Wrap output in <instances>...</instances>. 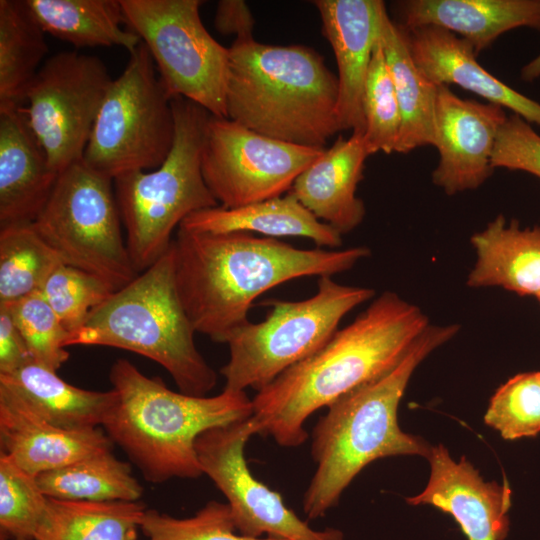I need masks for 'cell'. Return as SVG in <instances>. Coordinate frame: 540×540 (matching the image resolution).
<instances>
[{
	"label": "cell",
	"instance_id": "cell-17",
	"mask_svg": "<svg viewBox=\"0 0 540 540\" xmlns=\"http://www.w3.org/2000/svg\"><path fill=\"white\" fill-rule=\"evenodd\" d=\"M313 3L337 62L340 131L351 129L352 133L364 134L363 91L385 3L380 0H317Z\"/></svg>",
	"mask_w": 540,
	"mask_h": 540
},
{
	"label": "cell",
	"instance_id": "cell-24",
	"mask_svg": "<svg viewBox=\"0 0 540 540\" xmlns=\"http://www.w3.org/2000/svg\"><path fill=\"white\" fill-rule=\"evenodd\" d=\"M178 229L200 234L257 232L267 237H304L318 246L342 245V235L320 221L292 194L247 205L216 206L187 216Z\"/></svg>",
	"mask_w": 540,
	"mask_h": 540
},
{
	"label": "cell",
	"instance_id": "cell-1",
	"mask_svg": "<svg viewBox=\"0 0 540 540\" xmlns=\"http://www.w3.org/2000/svg\"><path fill=\"white\" fill-rule=\"evenodd\" d=\"M414 304L386 291L315 354L279 375L252 399L259 435L282 447L302 445L306 420L393 369L429 325Z\"/></svg>",
	"mask_w": 540,
	"mask_h": 540
},
{
	"label": "cell",
	"instance_id": "cell-4",
	"mask_svg": "<svg viewBox=\"0 0 540 540\" xmlns=\"http://www.w3.org/2000/svg\"><path fill=\"white\" fill-rule=\"evenodd\" d=\"M109 379L117 398L101 427L151 483L200 477L197 438L253 414L245 391L224 389L210 397L175 392L126 359L112 365Z\"/></svg>",
	"mask_w": 540,
	"mask_h": 540
},
{
	"label": "cell",
	"instance_id": "cell-27",
	"mask_svg": "<svg viewBox=\"0 0 540 540\" xmlns=\"http://www.w3.org/2000/svg\"><path fill=\"white\" fill-rule=\"evenodd\" d=\"M45 33L75 47L125 48L129 53L141 43L140 37L123 29L120 0H23Z\"/></svg>",
	"mask_w": 540,
	"mask_h": 540
},
{
	"label": "cell",
	"instance_id": "cell-39",
	"mask_svg": "<svg viewBox=\"0 0 540 540\" xmlns=\"http://www.w3.org/2000/svg\"><path fill=\"white\" fill-rule=\"evenodd\" d=\"M32 360L8 306L0 304V374L13 372Z\"/></svg>",
	"mask_w": 540,
	"mask_h": 540
},
{
	"label": "cell",
	"instance_id": "cell-26",
	"mask_svg": "<svg viewBox=\"0 0 540 540\" xmlns=\"http://www.w3.org/2000/svg\"><path fill=\"white\" fill-rule=\"evenodd\" d=\"M379 40L401 113L395 152L409 153L422 146H434L438 86L416 65L405 29L390 19L386 8L381 16Z\"/></svg>",
	"mask_w": 540,
	"mask_h": 540
},
{
	"label": "cell",
	"instance_id": "cell-11",
	"mask_svg": "<svg viewBox=\"0 0 540 540\" xmlns=\"http://www.w3.org/2000/svg\"><path fill=\"white\" fill-rule=\"evenodd\" d=\"M124 23L146 45L159 78L174 97L227 118L229 49L200 18V0H120Z\"/></svg>",
	"mask_w": 540,
	"mask_h": 540
},
{
	"label": "cell",
	"instance_id": "cell-2",
	"mask_svg": "<svg viewBox=\"0 0 540 540\" xmlns=\"http://www.w3.org/2000/svg\"><path fill=\"white\" fill-rule=\"evenodd\" d=\"M175 280L196 332L218 343L249 321L254 300L267 290L306 276L350 270L370 250L299 249L276 238L246 232L200 234L178 229Z\"/></svg>",
	"mask_w": 540,
	"mask_h": 540
},
{
	"label": "cell",
	"instance_id": "cell-36",
	"mask_svg": "<svg viewBox=\"0 0 540 540\" xmlns=\"http://www.w3.org/2000/svg\"><path fill=\"white\" fill-rule=\"evenodd\" d=\"M28 347L32 359L57 371L69 359L70 335L40 291L5 304Z\"/></svg>",
	"mask_w": 540,
	"mask_h": 540
},
{
	"label": "cell",
	"instance_id": "cell-16",
	"mask_svg": "<svg viewBox=\"0 0 540 540\" xmlns=\"http://www.w3.org/2000/svg\"><path fill=\"white\" fill-rule=\"evenodd\" d=\"M425 489L406 498L410 505H431L450 514L468 540H504L512 491L505 481H485L465 457L454 461L442 444L431 446Z\"/></svg>",
	"mask_w": 540,
	"mask_h": 540
},
{
	"label": "cell",
	"instance_id": "cell-41",
	"mask_svg": "<svg viewBox=\"0 0 540 540\" xmlns=\"http://www.w3.org/2000/svg\"><path fill=\"white\" fill-rule=\"evenodd\" d=\"M520 77L527 82H532L540 78V54L523 66L520 71Z\"/></svg>",
	"mask_w": 540,
	"mask_h": 540
},
{
	"label": "cell",
	"instance_id": "cell-31",
	"mask_svg": "<svg viewBox=\"0 0 540 540\" xmlns=\"http://www.w3.org/2000/svg\"><path fill=\"white\" fill-rule=\"evenodd\" d=\"M61 264L60 256L32 224L0 228V304L40 291Z\"/></svg>",
	"mask_w": 540,
	"mask_h": 540
},
{
	"label": "cell",
	"instance_id": "cell-19",
	"mask_svg": "<svg viewBox=\"0 0 540 540\" xmlns=\"http://www.w3.org/2000/svg\"><path fill=\"white\" fill-rule=\"evenodd\" d=\"M1 453L33 476L91 455L111 451L103 428L67 430L33 413L16 396L0 388Z\"/></svg>",
	"mask_w": 540,
	"mask_h": 540
},
{
	"label": "cell",
	"instance_id": "cell-28",
	"mask_svg": "<svg viewBox=\"0 0 540 540\" xmlns=\"http://www.w3.org/2000/svg\"><path fill=\"white\" fill-rule=\"evenodd\" d=\"M139 501H73L48 497L34 540H136L146 511Z\"/></svg>",
	"mask_w": 540,
	"mask_h": 540
},
{
	"label": "cell",
	"instance_id": "cell-38",
	"mask_svg": "<svg viewBox=\"0 0 540 540\" xmlns=\"http://www.w3.org/2000/svg\"><path fill=\"white\" fill-rule=\"evenodd\" d=\"M492 166L540 178V135L529 122L514 113L507 116L496 137Z\"/></svg>",
	"mask_w": 540,
	"mask_h": 540
},
{
	"label": "cell",
	"instance_id": "cell-14",
	"mask_svg": "<svg viewBox=\"0 0 540 540\" xmlns=\"http://www.w3.org/2000/svg\"><path fill=\"white\" fill-rule=\"evenodd\" d=\"M260 433L253 416L203 432L195 448L202 473L227 499L239 534L281 540H342L337 529L315 530L284 503L281 495L255 478L245 459L249 439Z\"/></svg>",
	"mask_w": 540,
	"mask_h": 540
},
{
	"label": "cell",
	"instance_id": "cell-37",
	"mask_svg": "<svg viewBox=\"0 0 540 540\" xmlns=\"http://www.w3.org/2000/svg\"><path fill=\"white\" fill-rule=\"evenodd\" d=\"M140 529L148 540H281L235 534L236 527L228 504L215 500L186 518L147 509Z\"/></svg>",
	"mask_w": 540,
	"mask_h": 540
},
{
	"label": "cell",
	"instance_id": "cell-40",
	"mask_svg": "<svg viewBox=\"0 0 540 540\" xmlns=\"http://www.w3.org/2000/svg\"><path fill=\"white\" fill-rule=\"evenodd\" d=\"M214 24L219 33L235 35L236 40L253 38L254 18L242 0H221L217 4Z\"/></svg>",
	"mask_w": 540,
	"mask_h": 540
},
{
	"label": "cell",
	"instance_id": "cell-29",
	"mask_svg": "<svg viewBox=\"0 0 540 540\" xmlns=\"http://www.w3.org/2000/svg\"><path fill=\"white\" fill-rule=\"evenodd\" d=\"M50 498L73 501H138L142 487L131 466L111 451L100 452L36 476Z\"/></svg>",
	"mask_w": 540,
	"mask_h": 540
},
{
	"label": "cell",
	"instance_id": "cell-9",
	"mask_svg": "<svg viewBox=\"0 0 540 540\" xmlns=\"http://www.w3.org/2000/svg\"><path fill=\"white\" fill-rule=\"evenodd\" d=\"M129 54L124 71L108 87L82 158L113 180L158 168L175 135L172 97L156 76L150 52L141 41Z\"/></svg>",
	"mask_w": 540,
	"mask_h": 540
},
{
	"label": "cell",
	"instance_id": "cell-20",
	"mask_svg": "<svg viewBox=\"0 0 540 540\" xmlns=\"http://www.w3.org/2000/svg\"><path fill=\"white\" fill-rule=\"evenodd\" d=\"M414 62L436 86H460L488 103L513 111L540 126V103L498 80L476 60L473 46L437 26L405 29Z\"/></svg>",
	"mask_w": 540,
	"mask_h": 540
},
{
	"label": "cell",
	"instance_id": "cell-6",
	"mask_svg": "<svg viewBox=\"0 0 540 540\" xmlns=\"http://www.w3.org/2000/svg\"><path fill=\"white\" fill-rule=\"evenodd\" d=\"M195 332L178 295L172 242L155 263L93 309L83 326L70 333L66 347L137 353L166 369L180 392L206 396L217 375L198 351Z\"/></svg>",
	"mask_w": 540,
	"mask_h": 540
},
{
	"label": "cell",
	"instance_id": "cell-43",
	"mask_svg": "<svg viewBox=\"0 0 540 540\" xmlns=\"http://www.w3.org/2000/svg\"><path fill=\"white\" fill-rule=\"evenodd\" d=\"M10 540H24V539H10Z\"/></svg>",
	"mask_w": 540,
	"mask_h": 540
},
{
	"label": "cell",
	"instance_id": "cell-33",
	"mask_svg": "<svg viewBox=\"0 0 540 540\" xmlns=\"http://www.w3.org/2000/svg\"><path fill=\"white\" fill-rule=\"evenodd\" d=\"M362 107L364 139L370 154L395 152L401 129V113L379 37L365 80Z\"/></svg>",
	"mask_w": 540,
	"mask_h": 540
},
{
	"label": "cell",
	"instance_id": "cell-10",
	"mask_svg": "<svg viewBox=\"0 0 540 540\" xmlns=\"http://www.w3.org/2000/svg\"><path fill=\"white\" fill-rule=\"evenodd\" d=\"M112 183L82 160L71 164L58 174L32 226L64 264L102 278L117 291L138 273L123 240Z\"/></svg>",
	"mask_w": 540,
	"mask_h": 540
},
{
	"label": "cell",
	"instance_id": "cell-8",
	"mask_svg": "<svg viewBox=\"0 0 540 540\" xmlns=\"http://www.w3.org/2000/svg\"><path fill=\"white\" fill-rule=\"evenodd\" d=\"M375 295L371 288L343 285L320 276L316 293L298 301L267 300L266 318L248 321L227 339L229 360L220 372L224 389L257 392L284 371L319 351L342 318Z\"/></svg>",
	"mask_w": 540,
	"mask_h": 540
},
{
	"label": "cell",
	"instance_id": "cell-21",
	"mask_svg": "<svg viewBox=\"0 0 540 540\" xmlns=\"http://www.w3.org/2000/svg\"><path fill=\"white\" fill-rule=\"evenodd\" d=\"M370 155L364 134L352 133L347 139L340 136L297 177L289 192L320 221L346 234L366 214L356 190Z\"/></svg>",
	"mask_w": 540,
	"mask_h": 540
},
{
	"label": "cell",
	"instance_id": "cell-30",
	"mask_svg": "<svg viewBox=\"0 0 540 540\" xmlns=\"http://www.w3.org/2000/svg\"><path fill=\"white\" fill-rule=\"evenodd\" d=\"M48 52L45 32L23 0H0V106L24 105Z\"/></svg>",
	"mask_w": 540,
	"mask_h": 540
},
{
	"label": "cell",
	"instance_id": "cell-18",
	"mask_svg": "<svg viewBox=\"0 0 540 540\" xmlns=\"http://www.w3.org/2000/svg\"><path fill=\"white\" fill-rule=\"evenodd\" d=\"M57 177L28 123L24 105L0 106V228L32 224Z\"/></svg>",
	"mask_w": 540,
	"mask_h": 540
},
{
	"label": "cell",
	"instance_id": "cell-12",
	"mask_svg": "<svg viewBox=\"0 0 540 540\" xmlns=\"http://www.w3.org/2000/svg\"><path fill=\"white\" fill-rule=\"evenodd\" d=\"M111 82L100 58L74 50L47 58L30 83L24 110L57 174L82 160Z\"/></svg>",
	"mask_w": 540,
	"mask_h": 540
},
{
	"label": "cell",
	"instance_id": "cell-23",
	"mask_svg": "<svg viewBox=\"0 0 540 540\" xmlns=\"http://www.w3.org/2000/svg\"><path fill=\"white\" fill-rule=\"evenodd\" d=\"M476 262L467 278L473 288L502 287L520 296L540 295V227L522 228L498 215L472 235Z\"/></svg>",
	"mask_w": 540,
	"mask_h": 540
},
{
	"label": "cell",
	"instance_id": "cell-22",
	"mask_svg": "<svg viewBox=\"0 0 540 540\" xmlns=\"http://www.w3.org/2000/svg\"><path fill=\"white\" fill-rule=\"evenodd\" d=\"M397 8L404 29L431 25L457 33L476 56L509 30H540V0H405Z\"/></svg>",
	"mask_w": 540,
	"mask_h": 540
},
{
	"label": "cell",
	"instance_id": "cell-25",
	"mask_svg": "<svg viewBox=\"0 0 540 540\" xmlns=\"http://www.w3.org/2000/svg\"><path fill=\"white\" fill-rule=\"evenodd\" d=\"M52 369L34 360L19 369L0 374V388L16 396L43 420L67 430L102 426L117 394L86 390L63 380Z\"/></svg>",
	"mask_w": 540,
	"mask_h": 540
},
{
	"label": "cell",
	"instance_id": "cell-13",
	"mask_svg": "<svg viewBox=\"0 0 540 540\" xmlns=\"http://www.w3.org/2000/svg\"><path fill=\"white\" fill-rule=\"evenodd\" d=\"M324 151L276 140L210 115L201 170L218 203L233 208L283 196Z\"/></svg>",
	"mask_w": 540,
	"mask_h": 540
},
{
	"label": "cell",
	"instance_id": "cell-34",
	"mask_svg": "<svg viewBox=\"0 0 540 540\" xmlns=\"http://www.w3.org/2000/svg\"><path fill=\"white\" fill-rule=\"evenodd\" d=\"M485 423L505 440L540 433V371L520 373L502 384L491 397Z\"/></svg>",
	"mask_w": 540,
	"mask_h": 540
},
{
	"label": "cell",
	"instance_id": "cell-3",
	"mask_svg": "<svg viewBox=\"0 0 540 540\" xmlns=\"http://www.w3.org/2000/svg\"><path fill=\"white\" fill-rule=\"evenodd\" d=\"M459 328L457 324H429L393 369L327 407L312 433L311 455L317 467L302 500L309 520L336 506L344 490L371 462L399 455L428 457L431 446L399 427L398 406L417 366Z\"/></svg>",
	"mask_w": 540,
	"mask_h": 540
},
{
	"label": "cell",
	"instance_id": "cell-35",
	"mask_svg": "<svg viewBox=\"0 0 540 540\" xmlns=\"http://www.w3.org/2000/svg\"><path fill=\"white\" fill-rule=\"evenodd\" d=\"M115 291L102 278L67 264L58 266L40 289L69 333L81 328L91 311Z\"/></svg>",
	"mask_w": 540,
	"mask_h": 540
},
{
	"label": "cell",
	"instance_id": "cell-32",
	"mask_svg": "<svg viewBox=\"0 0 540 540\" xmlns=\"http://www.w3.org/2000/svg\"><path fill=\"white\" fill-rule=\"evenodd\" d=\"M47 505L37 478L0 453L1 540H34Z\"/></svg>",
	"mask_w": 540,
	"mask_h": 540
},
{
	"label": "cell",
	"instance_id": "cell-15",
	"mask_svg": "<svg viewBox=\"0 0 540 540\" xmlns=\"http://www.w3.org/2000/svg\"><path fill=\"white\" fill-rule=\"evenodd\" d=\"M506 118L499 105L463 99L449 86H438L434 146L439 162L432 182L447 195L480 187L493 173L496 137Z\"/></svg>",
	"mask_w": 540,
	"mask_h": 540
},
{
	"label": "cell",
	"instance_id": "cell-5",
	"mask_svg": "<svg viewBox=\"0 0 540 540\" xmlns=\"http://www.w3.org/2000/svg\"><path fill=\"white\" fill-rule=\"evenodd\" d=\"M338 78L314 50L254 38L229 48L227 118L283 142L324 148L340 131Z\"/></svg>",
	"mask_w": 540,
	"mask_h": 540
},
{
	"label": "cell",
	"instance_id": "cell-42",
	"mask_svg": "<svg viewBox=\"0 0 540 540\" xmlns=\"http://www.w3.org/2000/svg\"><path fill=\"white\" fill-rule=\"evenodd\" d=\"M537 299H538V301H539V303H540V295L537 297Z\"/></svg>",
	"mask_w": 540,
	"mask_h": 540
},
{
	"label": "cell",
	"instance_id": "cell-7",
	"mask_svg": "<svg viewBox=\"0 0 540 540\" xmlns=\"http://www.w3.org/2000/svg\"><path fill=\"white\" fill-rule=\"evenodd\" d=\"M175 135L165 161L153 171L116 177L114 193L126 229V245L137 273L145 271L171 246L172 232L190 214L219 206L201 170L210 113L198 104L171 101Z\"/></svg>",
	"mask_w": 540,
	"mask_h": 540
}]
</instances>
